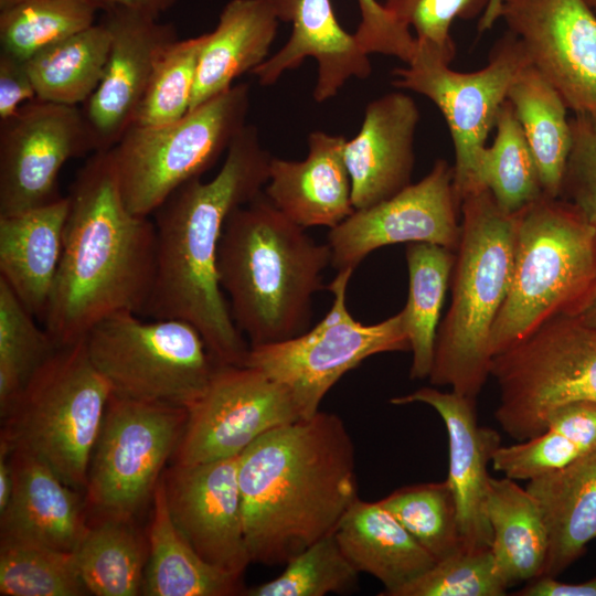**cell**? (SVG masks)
Instances as JSON below:
<instances>
[{
  "instance_id": "28",
  "label": "cell",
  "mask_w": 596,
  "mask_h": 596,
  "mask_svg": "<svg viewBox=\"0 0 596 596\" xmlns=\"http://www.w3.org/2000/svg\"><path fill=\"white\" fill-rule=\"evenodd\" d=\"M334 535L355 570L383 584L381 596H393L436 562L380 501L358 498Z\"/></svg>"
},
{
  "instance_id": "44",
  "label": "cell",
  "mask_w": 596,
  "mask_h": 596,
  "mask_svg": "<svg viewBox=\"0 0 596 596\" xmlns=\"http://www.w3.org/2000/svg\"><path fill=\"white\" fill-rule=\"evenodd\" d=\"M491 0H385L386 10L401 23L413 28L415 39L429 44L449 61L456 54L450 34L456 19L480 18Z\"/></svg>"
},
{
  "instance_id": "51",
  "label": "cell",
  "mask_w": 596,
  "mask_h": 596,
  "mask_svg": "<svg viewBox=\"0 0 596 596\" xmlns=\"http://www.w3.org/2000/svg\"><path fill=\"white\" fill-rule=\"evenodd\" d=\"M501 0H491L487 10L479 18L478 32L482 33L500 19Z\"/></svg>"
},
{
  "instance_id": "40",
  "label": "cell",
  "mask_w": 596,
  "mask_h": 596,
  "mask_svg": "<svg viewBox=\"0 0 596 596\" xmlns=\"http://www.w3.org/2000/svg\"><path fill=\"white\" fill-rule=\"evenodd\" d=\"M89 594L74 552L0 541V595L82 596Z\"/></svg>"
},
{
  "instance_id": "1",
  "label": "cell",
  "mask_w": 596,
  "mask_h": 596,
  "mask_svg": "<svg viewBox=\"0 0 596 596\" xmlns=\"http://www.w3.org/2000/svg\"><path fill=\"white\" fill-rule=\"evenodd\" d=\"M272 158L257 128L246 124L210 181H188L153 213L156 273L141 315L191 323L223 365H244L249 347L220 285V242L231 213L266 185Z\"/></svg>"
},
{
  "instance_id": "52",
  "label": "cell",
  "mask_w": 596,
  "mask_h": 596,
  "mask_svg": "<svg viewBox=\"0 0 596 596\" xmlns=\"http://www.w3.org/2000/svg\"><path fill=\"white\" fill-rule=\"evenodd\" d=\"M578 317L585 323L596 327V294L586 310Z\"/></svg>"
},
{
  "instance_id": "2",
  "label": "cell",
  "mask_w": 596,
  "mask_h": 596,
  "mask_svg": "<svg viewBox=\"0 0 596 596\" xmlns=\"http://www.w3.org/2000/svg\"><path fill=\"white\" fill-rule=\"evenodd\" d=\"M238 487L251 562L285 565L333 533L359 498L343 421L319 411L262 435L238 456Z\"/></svg>"
},
{
  "instance_id": "15",
  "label": "cell",
  "mask_w": 596,
  "mask_h": 596,
  "mask_svg": "<svg viewBox=\"0 0 596 596\" xmlns=\"http://www.w3.org/2000/svg\"><path fill=\"white\" fill-rule=\"evenodd\" d=\"M96 152L77 106L35 98L0 121V215L17 214L62 195L58 175L72 158Z\"/></svg>"
},
{
  "instance_id": "23",
  "label": "cell",
  "mask_w": 596,
  "mask_h": 596,
  "mask_svg": "<svg viewBox=\"0 0 596 596\" xmlns=\"http://www.w3.org/2000/svg\"><path fill=\"white\" fill-rule=\"evenodd\" d=\"M11 498L0 512V541L74 552L88 531L84 503L45 462L22 451L8 453Z\"/></svg>"
},
{
  "instance_id": "14",
  "label": "cell",
  "mask_w": 596,
  "mask_h": 596,
  "mask_svg": "<svg viewBox=\"0 0 596 596\" xmlns=\"http://www.w3.org/2000/svg\"><path fill=\"white\" fill-rule=\"evenodd\" d=\"M188 421L174 462H206L238 456L267 432L301 417L290 393L247 365L217 364Z\"/></svg>"
},
{
  "instance_id": "48",
  "label": "cell",
  "mask_w": 596,
  "mask_h": 596,
  "mask_svg": "<svg viewBox=\"0 0 596 596\" xmlns=\"http://www.w3.org/2000/svg\"><path fill=\"white\" fill-rule=\"evenodd\" d=\"M518 596H596V576L578 582H561L557 577L540 576L520 588Z\"/></svg>"
},
{
  "instance_id": "11",
  "label": "cell",
  "mask_w": 596,
  "mask_h": 596,
  "mask_svg": "<svg viewBox=\"0 0 596 596\" xmlns=\"http://www.w3.org/2000/svg\"><path fill=\"white\" fill-rule=\"evenodd\" d=\"M354 269L338 270L328 285L329 311L312 329L290 339L249 347L244 365L283 385L302 418L319 412L330 389L368 358L411 351L401 311L381 322L363 324L347 307V289Z\"/></svg>"
},
{
  "instance_id": "20",
  "label": "cell",
  "mask_w": 596,
  "mask_h": 596,
  "mask_svg": "<svg viewBox=\"0 0 596 596\" xmlns=\"http://www.w3.org/2000/svg\"><path fill=\"white\" fill-rule=\"evenodd\" d=\"M393 405L422 403L434 408L444 422L448 437L447 481L453 490L465 549H491L492 533L486 502L490 475L488 466L501 445L497 430L481 426L476 398L454 391L421 387L390 400Z\"/></svg>"
},
{
  "instance_id": "49",
  "label": "cell",
  "mask_w": 596,
  "mask_h": 596,
  "mask_svg": "<svg viewBox=\"0 0 596 596\" xmlns=\"http://www.w3.org/2000/svg\"><path fill=\"white\" fill-rule=\"evenodd\" d=\"M178 0H92L98 11H132L156 19L171 9Z\"/></svg>"
},
{
  "instance_id": "34",
  "label": "cell",
  "mask_w": 596,
  "mask_h": 596,
  "mask_svg": "<svg viewBox=\"0 0 596 596\" xmlns=\"http://www.w3.org/2000/svg\"><path fill=\"white\" fill-rule=\"evenodd\" d=\"M109 49L110 33L99 22L32 55L26 65L36 98L84 104L103 76Z\"/></svg>"
},
{
  "instance_id": "43",
  "label": "cell",
  "mask_w": 596,
  "mask_h": 596,
  "mask_svg": "<svg viewBox=\"0 0 596 596\" xmlns=\"http://www.w3.org/2000/svg\"><path fill=\"white\" fill-rule=\"evenodd\" d=\"M508 588L491 549L462 547L436 561L393 596H502Z\"/></svg>"
},
{
  "instance_id": "21",
  "label": "cell",
  "mask_w": 596,
  "mask_h": 596,
  "mask_svg": "<svg viewBox=\"0 0 596 596\" xmlns=\"http://www.w3.org/2000/svg\"><path fill=\"white\" fill-rule=\"evenodd\" d=\"M279 22L291 24L287 42L251 73L263 86L274 85L287 71L313 58L317 103L334 97L351 78L371 75L372 64L354 34L339 23L331 0H267Z\"/></svg>"
},
{
  "instance_id": "45",
  "label": "cell",
  "mask_w": 596,
  "mask_h": 596,
  "mask_svg": "<svg viewBox=\"0 0 596 596\" xmlns=\"http://www.w3.org/2000/svg\"><path fill=\"white\" fill-rule=\"evenodd\" d=\"M570 125L572 146L558 198L575 206L596 230V121L574 115Z\"/></svg>"
},
{
  "instance_id": "42",
  "label": "cell",
  "mask_w": 596,
  "mask_h": 596,
  "mask_svg": "<svg viewBox=\"0 0 596 596\" xmlns=\"http://www.w3.org/2000/svg\"><path fill=\"white\" fill-rule=\"evenodd\" d=\"M205 38L206 33L177 39L166 47L153 67L134 125H166L190 110Z\"/></svg>"
},
{
  "instance_id": "29",
  "label": "cell",
  "mask_w": 596,
  "mask_h": 596,
  "mask_svg": "<svg viewBox=\"0 0 596 596\" xmlns=\"http://www.w3.org/2000/svg\"><path fill=\"white\" fill-rule=\"evenodd\" d=\"M148 528V560L141 594L146 596L243 595L242 576L205 561L173 523L162 477L153 497Z\"/></svg>"
},
{
  "instance_id": "25",
  "label": "cell",
  "mask_w": 596,
  "mask_h": 596,
  "mask_svg": "<svg viewBox=\"0 0 596 596\" xmlns=\"http://www.w3.org/2000/svg\"><path fill=\"white\" fill-rule=\"evenodd\" d=\"M70 199L0 215V278L43 322L60 267Z\"/></svg>"
},
{
  "instance_id": "32",
  "label": "cell",
  "mask_w": 596,
  "mask_h": 596,
  "mask_svg": "<svg viewBox=\"0 0 596 596\" xmlns=\"http://www.w3.org/2000/svg\"><path fill=\"white\" fill-rule=\"evenodd\" d=\"M594 448L596 402L578 401L558 407L543 433L512 445H500L491 464L508 478L529 481L571 464Z\"/></svg>"
},
{
  "instance_id": "35",
  "label": "cell",
  "mask_w": 596,
  "mask_h": 596,
  "mask_svg": "<svg viewBox=\"0 0 596 596\" xmlns=\"http://www.w3.org/2000/svg\"><path fill=\"white\" fill-rule=\"evenodd\" d=\"M79 575L89 594H141L148 540L131 521L98 520L74 551Z\"/></svg>"
},
{
  "instance_id": "24",
  "label": "cell",
  "mask_w": 596,
  "mask_h": 596,
  "mask_svg": "<svg viewBox=\"0 0 596 596\" xmlns=\"http://www.w3.org/2000/svg\"><path fill=\"white\" fill-rule=\"evenodd\" d=\"M347 139L321 130L308 136V155L294 161L272 158L265 195L304 228H332L354 211L343 149Z\"/></svg>"
},
{
  "instance_id": "22",
  "label": "cell",
  "mask_w": 596,
  "mask_h": 596,
  "mask_svg": "<svg viewBox=\"0 0 596 596\" xmlns=\"http://www.w3.org/2000/svg\"><path fill=\"white\" fill-rule=\"evenodd\" d=\"M419 110L403 92H392L365 108L359 132L343 149L355 210L366 209L409 185Z\"/></svg>"
},
{
  "instance_id": "38",
  "label": "cell",
  "mask_w": 596,
  "mask_h": 596,
  "mask_svg": "<svg viewBox=\"0 0 596 596\" xmlns=\"http://www.w3.org/2000/svg\"><path fill=\"white\" fill-rule=\"evenodd\" d=\"M97 11L92 0H31L0 12V52L28 61L94 25Z\"/></svg>"
},
{
  "instance_id": "46",
  "label": "cell",
  "mask_w": 596,
  "mask_h": 596,
  "mask_svg": "<svg viewBox=\"0 0 596 596\" xmlns=\"http://www.w3.org/2000/svg\"><path fill=\"white\" fill-rule=\"evenodd\" d=\"M356 3L361 19L353 34L362 50L369 55L376 53L408 63L416 49L411 29L376 0H356Z\"/></svg>"
},
{
  "instance_id": "19",
  "label": "cell",
  "mask_w": 596,
  "mask_h": 596,
  "mask_svg": "<svg viewBox=\"0 0 596 596\" xmlns=\"http://www.w3.org/2000/svg\"><path fill=\"white\" fill-rule=\"evenodd\" d=\"M110 49L103 76L82 109L96 151L110 150L134 125L153 67L178 39L171 23L132 11L104 13Z\"/></svg>"
},
{
  "instance_id": "16",
  "label": "cell",
  "mask_w": 596,
  "mask_h": 596,
  "mask_svg": "<svg viewBox=\"0 0 596 596\" xmlns=\"http://www.w3.org/2000/svg\"><path fill=\"white\" fill-rule=\"evenodd\" d=\"M460 202L454 166L438 159L418 182L366 209L355 210L328 233L337 270L356 266L373 251L400 243H429L456 251Z\"/></svg>"
},
{
  "instance_id": "39",
  "label": "cell",
  "mask_w": 596,
  "mask_h": 596,
  "mask_svg": "<svg viewBox=\"0 0 596 596\" xmlns=\"http://www.w3.org/2000/svg\"><path fill=\"white\" fill-rule=\"evenodd\" d=\"M0 278V414L57 347Z\"/></svg>"
},
{
  "instance_id": "12",
  "label": "cell",
  "mask_w": 596,
  "mask_h": 596,
  "mask_svg": "<svg viewBox=\"0 0 596 596\" xmlns=\"http://www.w3.org/2000/svg\"><path fill=\"white\" fill-rule=\"evenodd\" d=\"M187 421L185 407L111 394L85 486L86 507L98 520L132 521L152 500Z\"/></svg>"
},
{
  "instance_id": "54",
  "label": "cell",
  "mask_w": 596,
  "mask_h": 596,
  "mask_svg": "<svg viewBox=\"0 0 596 596\" xmlns=\"http://www.w3.org/2000/svg\"><path fill=\"white\" fill-rule=\"evenodd\" d=\"M587 2L593 8V10L596 12V0H587Z\"/></svg>"
},
{
  "instance_id": "3",
  "label": "cell",
  "mask_w": 596,
  "mask_h": 596,
  "mask_svg": "<svg viewBox=\"0 0 596 596\" xmlns=\"http://www.w3.org/2000/svg\"><path fill=\"white\" fill-rule=\"evenodd\" d=\"M54 287L43 319L57 348L85 339L103 319L141 315L156 273V227L132 213L108 151H96L77 171Z\"/></svg>"
},
{
  "instance_id": "50",
  "label": "cell",
  "mask_w": 596,
  "mask_h": 596,
  "mask_svg": "<svg viewBox=\"0 0 596 596\" xmlns=\"http://www.w3.org/2000/svg\"><path fill=\"white\" fill-rule=\"evenodd\" d=\"M12 488L13 475L9 455L6 450L0 449V512L8 505Z\"/></svg>"
},
{
  "instance_id": "37",
  "label": "cell",
  "mask_w": 596,
  "mask_h": 596,
  "mask_svg": "<svg viewBox=\"0 0 596 596\" xmlns=\"http://www.w3.org/2000/svg\"><path fill=\"white\" fill-rule=\"evenodd\" d=\"M380 503L435 561L464 547L457 505L447 479L401 487Z\"/></svg>"
},
{
  "instance_id": "47",
  "label": "cell",
  "mask_w": 596,
  "mask_h": 596,
  "mask_svg": "<svg viewBox=\"0 0 596 596\" xmlns=\"http://www.w3.org/2000/svg\"><path fill=\"white\" fill-rule=\"evenodd\" d=\"M36 98L26 61L0 52V121Z\"/></svg>"
},
{
  "instance_id": "13",
  "label": "cell",
  "mask_w": 596,
  "mask_h": 596,
  "mask_svg": "<svg viewBox=\"0 0 596 596\" xmlns=\"http://www.w3.org/2000/svg\"><path fill=\"white\" fill-rule=\"evenodd\" d=\"M450 63L416 40L411 61L393 71L392 85L425 96L443 114L454 143V187L461 203L469 192L480 189L477 171L487 138L511 83L531 62L520 40L507 31L494 43L485 67L464 73L450 68Z\"/></svg>"
},
{
  "instance_id": "30",
  "label": "cell",
  "mask_w": 596,
  "mask_h": 596,
  "mask_svg": "<svg viewBox=\"0 0 596 596\" xmlns=\"http://www.w3.org/2000/svg\"><path fill=\"white\" fill-rule=\"evenodd\" d=\"M486 513L491 551L509 588L542 576L549 539L540 507L528 489L505 476L490 477Z\"/></svg>"
},
{
  "instance_id": "9",
  "label": "cell",
  "mask_w": 596,
  "mask_h": 596,
  "mask_svg": "<svg viewBox=\"0 0 596 596\" xmlns=\"http://www.w3.org/2000/svg\"><path fill=\"white\" fill-rule=\"evenodd\" d=\"M490 376L499 391L496 421L515 441L530 439L558 407L596 402V327L553 318L496 354Z\"/></svg>"
},
{
  "instance_id": "5",
  "label": "cell",
  "mask_w": 596,
  "mask_h": 596,
  "mask_svg": "<svg viewBox=\"0 0 596 596\" xmlns=\"http://www.w3.org/2000/svg\"><path fill=\"white\" fill-rule=\"evenodd\" d=\"M460 227L450 305L438 326L428 379L477 400L490 376L491 331L511 285L515 213L503 212L480 188L462 199Z\"/></svg>"
},
{
  "instance_id": "41",
  "label": "cell",
  "mask_w": 596,
  "mask_h": 596,
  "mask_svg": "<svg viewBox=\"0 0 596 596\" xmlns=\"http://www.w3.org/2000/svg\"><path fill=\"white\" fill-rule=\"evenodd\" d=\"M275 578L245 588L246 596H324L351 593L359 572L342 552L334 532L316 541L285 564Z\"/></svg>"
},
{
  "instance_id": "18",
  "label": "cell",
  "mask_w": 596,
  "mask_h": 596,
  "mask_svg": "<svg viewBox=\"0 0 596 596\" xmlns=\"http://www.w3.org/2000/svg\"><path fill=\"white\" fill-rule=\"evenodd\" d=\"M238 456L174 462L162 480L171 519L192 547L211 564L243 576L251 557L243 528Z\"/></svg>"
},
{
  "instance_id": "4",
  "label": "cell",
  "mask_w": 596,
  "mask_h": 596,
  "mask_svg": "<svg viewBox=\"0 0 596 596\" xmlns=\"http://www.w3.org/2000/svg\"><path fill=\"white\" fill-rule=\"evenodd\" d=\"M285 216L262 191L228 216L217 253V275L233 321L249 347L306 331L330 247Z\"/></svg>"
},
{
  "instance_id": "33",
  "label": "cell",
  "mask_w": 596,
  "mask_h": 596,
  "mask_svg": "<svg viewBox=\"0 0 596 596\" xmlns=\"http://www.w3.org/2000/svg\"><path fill=\"white\" fill-rule=\"evenodd\" d=\"M405 257L408 296L401 313L412 351L409 377L424 380L433 366L440 311L450 286L455 252L429 243H408Z\"/></svg>"
},
{
  "instance_id": "10",
  "label": "cell",
  "mask_w": 596,
  "mask_h": 596,
  "mask_svg": "<svg viewBox=\"0 0 596 596\" xmlns=\"http://www.w3.org/2000/svg\"><path fill=\"white\" fill-rule=\"evenodd\" d=\"M137 316L118 312L88 331L85 344L92 363L117 396L188 408L219 363L191 323Z\"/></svg>"
},
{
  "instance_id": "6",
  "label": "cell",
  "mask_w": 596,
  "mask_h": 596,
  "mask_svg": "<svg viewBox=\"0 0 596 596\" xmlns=\"http://www.w3.org/2000/svg\"><path fill=\"white\" fill-rule=\"evenodd\" d=\"M596 294V230L567 201L540 196L515 213L511 285L492 358L556 317H578Z\"/></svg>"
},
{
  "instance_id": "17",
  "label": "cell",
  "mask_w": 596,
  "mask_h": 596,
  "mask_svg": "<svg viewBox=\"0 0 596 596\" xmlns=\"http://www.w3.org/2000/svg\"><path fill=\"white\" fill-rule=\"evenodd\" d=\"M500 19L567 108L596 121V12L587 0H501Z\"/></svg>"
},
{
  "instance_id": "36",
  "label": "cell",
  "mask_w": 596,
  "mask_h": 596,
  "mask_svg": "<svg viewBox=\"0 0 596 596\" xmlns=\"http://www.w3.org/2000/svg\"><path fill=\"white\" fill-rule=\"evenodd\" d=\"M496 137L480 156L477 182L499 207L514 214L543 195L539 170L512 104L505 99L496 120Z\"/></svg>"
},
{
  "instance_id": "53",
  "label": "cell",
  "mask_w": 596,
  "mask_h": 596,
  "mask_svg": "<svg viewBox=\"0 0 596 596\" xmlns=\"http://www.w3.org/2000/svg\"><path fill=\"white\" fill-rule=\"evenodd\" d=\"M31 0H0V12H4L14 9Z\"/></svg>"
},
{
  "instance_id": "26",
  "label": "cell",
  "mask_w": 596,
  "mask_h": 596,
  "mask_svg": "<svg viewBox=\"0 0 596 596\" xmlns=\"http://www.w3.org/2000/svg\"><path fill=\"white\" fill-rule=\"evenodd\" d=\"M547 532L542 576L558 577L596 539V448L571 464L529 480Z\"/></svg>"
},
{
  "instance_id": "8",
  "label": "cell",
  "mask_w": 596,
  "mask_h": 596,
  "mask_svg": "<svg viewBox=\"0 0 596 596\" xmlns=\"http://www.w3.org/2000/svg\"><path fill=\"white\" fill-rule=\"evenodd\" d=\"M249 86L222 94L160 126H131L108 150L128 209L152 215L181 185L201 178L246 126Z\"/></svg>"
},
{
  "instance_id": "31",
  "label": "cell",
  "mask_w": 596,
  "mask_h": 596,
  "mask_svg": "<svg viewBox=\"0 0 596 596\" xmlns=\"http://www.w3.org/2000/svg\"><path fill=\"white\" fill-rule=\"evenodd\" d=\"M507 99L513 106L535 160L543 194L558 198L572 146L564 99L531 63L515 76Z\"/></svg>"
},
{
  "instance_id": "27",
  "label": "cell",
  "mask_w": 596,
  "mask_h": 596,
  "mask_svg": "<svg viewBox=\"0 0 596 596\" xmlns=\"http://www.w3.org/2000/svg\"><path fill=\"white\" fill-rule=\"evenodd\" d=\"M279 20L267 0H231L202 47L190 110L268 58Z\"/></svg>"
},
{
  "instance_id": "7",
  "label": "cell",
  "mask_w": 596,
  "mask_h": 596,
  "mask_svg": "<svg viewBox=\"0 0 596 596\" xmlns=\"http://www.w3.org/2000/svg\"><path fill=\"white\" fill-rule=\"evenodd\" d=\"M111 394L85 339L57 348L1 414L0 449L32 455L70 487L85 489Z\"/></svg>"
}]
</instances>
